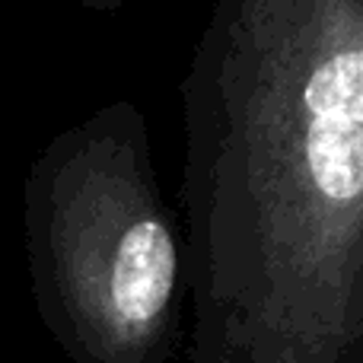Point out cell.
<instances>
[{
    "mask_svg": "<svg viewBox=\"0 0 363 363\" xmlns=\"http://www.w3.org/2000/svg\"><path fill=\"white\" fill-rule=\"evenodd\" d=\"M306 163L328 204H354L363 191V55L335 51L303 89Z\"/></svg>",
    "mask_w": 363,
    "mask_h": 363,
    "instance_id": "cell-1",
    "label": "cell"
},
{
    "mask_svg": "<svg viewBox=\"0 0 363 363\" xmlns=\"http://www.w3.org/2000/svg\"><path fill=\"white\" fill-rule=\"evenodd\" d=\"M176 284V245L157 220L131 226L121 236L108 277L106 309L125 338L147 332L163 315Z\"/></svg>",
    "mask_w": 363,
    "mask_h": 363,
    "instance_id": "cell-2",
    "label": "cell"
}]
</instances>
